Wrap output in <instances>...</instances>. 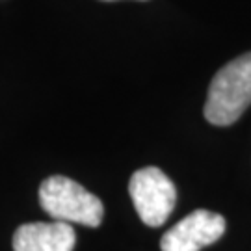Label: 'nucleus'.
I'll return each mask as SVG.
<instances>
[{"label": "nucleus", "instance_id": "f257e3e1", "mask_svg": "<svg viewBox=\"0 0 251 251\" xmlns=\"http://www.w3.org/2000/svg\"><path fill=\"white\" fill-rule=\"evenodd\" d=\"M251 104V52L216 73L205 102V117L218 126L233 125Z\"/></svg>", "mask_w": 251, "mask_h": 251}, {"label": "nucleus", "instance_id": "20e7f679", "mask_svg": "<svg viewBox=\"0 0 251 251\" xmlns=\"http://www.w3.org/2000/svg\"><path fill=\"white\" fill-rule=\"evenodd\" d=\"M225 233V218L199 208L182 218L162 236V251H201Z\"/></svg>", "mask_w": 251, "mask_h": 251}, {"label": "nucleus", "instance_id": "7ed1b4c3", "mask_svg": "<svg viewBox=\"0 0 251 251\" xmlns=\"http://www.w3.org/2000/svg\"><path fill=\"white\" fill-rule=\"evenodd\" d=\"M128 192L140 220L149 227H160L177 201V190L170 177L158 168L138 170L130 177Z\"/></svg>", "mask_w": 251, "mask_h": 251}, {"label": "nucleus", "instance_id": "f03ea898", "mask_svg": "<svg viewBox=\"0 0 251 251\" xmlns=\"http://www.w3.org/2000/svg\"><path fill=\"white\" fill-rule=\"evenodd\" d=\"M39 203L54 222L99 227L104 206L97 196L69 177L54 175L41 182Z\"/></svg>", "mask_w": 251, "mask_h": 251}, {"label": "nucleus", "instance_id": "39448f33", "mask_svg": "<svg viewBox=\"0 0 251 251\" xmlns=\"http://www.w3.org/2000/svg\"><path fill=\"white\" fill-rule=\"evenodd\" d=\"M76 234L63 222H34L21 225L13 234V251H73Z\"/></svg>", "mask_w": 251, "mask_h": 251}, {"label": "nucleus", "instance_id": "423d86ee", "mask_svg": "<svg viewBox=\"0 0 251 251\" xmlns=\"http://www.w3.org/2000/svg\"><path fill=\"white\" fill-rule=\"evenodd\" d=\"M104 2H114V0H104Z\"/></svg>", "mask_w": 251, "mask_h": 251}]
</instances>
